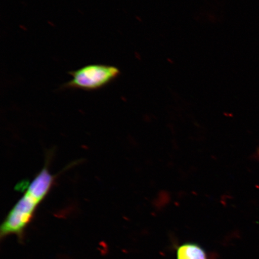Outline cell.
Listing matches in <instances>:
<instances>
[{
    "label": "cell",
    "instance_id": "obj_4",
    "mask_svg": "<svg viewBox=\"0 0 259 259\" xmlns=\"http://www.w3.org/2000/svg\"><path fill=\"white\" fill-rule=\"evenodd\" d=\"M258 154L259 155V151H258Z\"/></svg>",
    "mask_w": 259,
    "mask_h": 259
},
{
    "label": "cell",
    "instance_id": "obj_2",
    "mask_svg": "<svg viewBox=\"0 0 259 259\" xmlns=\"http://www.w3.org/2000/svg\"><path fill=\"white\" fill-rule=\"evenodd\" d=\"M72 79L63 88L95 91L102 89L120 74L118 68L105 64H90L68 73Z\"/></svg>",
    "mask_w": 259,
    "mask_h": 259
},
{
    "label": "cell",
    "instance_id": "obj_3",
    "mask_svg": "<svg viewBox=\"0 0 259 259\" xmlns=\"http://www.w3.org/2000/svg\"><path fill=\"white\" fill-rule=\"evenodd\" d=\"M177 259H208L201 246L193 242L183 244L177 248Z\"/></svg>",
    "mask_w": 259,
    "mask_h": 259
},
{
    "label": "cell",
    "instance_id": "obj_1",
    "mask_svg": "<svg viewBox=\"0 0 259 259\" xmlns=\"http://www.w3.org/2000/svg\"><path fill=\"white\" fill-rule=\"evenodd\" d=\"M50 158L34 179L29 184L24 195L10 210L0 228L3 239L15 235L23 241L25 232L33 220L35 212L53 188L57 176L49 169Z\"/></svg>",
    "mask_w": 259,
    "mask_h": 259
}]
</instances>
